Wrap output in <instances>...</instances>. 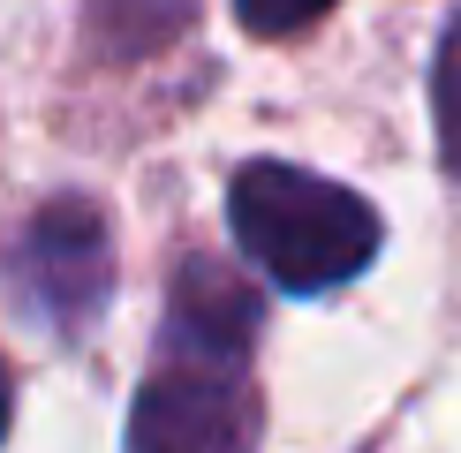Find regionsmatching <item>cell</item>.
<instances>
[{
	"mask_svg": "<svg viewBox=\"0 0 461 453\" xmlns=\"http://www.w3.org/2000/svg\"><path fill=\"white\" fill-rule=\"evenodd\" d=\"M227 226L242 257L273 280L280 295H333L348 288L386 242V219L356 189L311 174L287 159H249L227 182Z\"/></svg>",
	"mask_w": 461,
	"mask_h": 453,
	"instance_id": "6da1fadb",
	"label": "cell"
},
{
	"mask_svg": "<svg viewBox=\"0 0 461 453\" xmlns=\"http://www.w3.org/2000/svg\"><path fill=\"white\" fill-rule=\"evenodd\" d=\"M265 408L249 386V355L159 340L137 401H129V453H258Z\"/></svg>",
	"mask_w": 461,
	"mask_h": 453,
	"instance_id": "7a4b0ae2",
	"label": "cell"
},
{
	"mask_svg": "<svg viewBox=\"0 0 461 453\" xmlns=\"http://www.w3.org/2000/svg\"><path fill=\"white\" fill-rule=\"evenodd\" d=\"M8 288L23 302V317L46 333H91L99 325V310L113 295V242H106L99 204H84V197L46 204L8 250Z\"/></svg>",
	"mask_w": 461,
	"mask_h": 453,
	"instance_id": "3957f363",
	"label": "cell"
},
{
	"mask_svg": "<svg viewBox=\"0 0 461 453\" xmlns=\"http://www.w3.org/2000/svg\"><path fill=\"white\" fill-rule=\"evenodd\" d=\"M431 113H438V166L461 189V15L438 38V61H431Z\"/></svg>",
	"mask_w": 461,
	"mask_h": 453,
	"instance_id": "277c9868",
	"label": "cell"
},
{
	"mask_svg": "<svg viewBox=\"0 0 461 453\" xmlns=\"http://www.w3.org/2000/svg\"><path fill=\"white\" fill-rule=\"evenodd\" d=\"M325 8H333V0H235V23L249 38H295V31H311Z\"/></svg>",
	"mask_w": 461,
	"mask_h": 453,
	"instance_id": "5b68a950",
	"label": "cell"
},
{
	"mask_svg": "<svg viewBox=\"0 0 461 453\" xmlns=\"http://www.w3.org/2000/svg\"><path fill=\"white\" fill-rule=\"evenodd\" d=\"M8 423H15V386H8V363H0V439H8Z\"/></svg>",
	"mask_w": 461,
	"mask_h": 453,
	"instance_id": "8992f818",
	"label": "cell"
}]
</instances>
